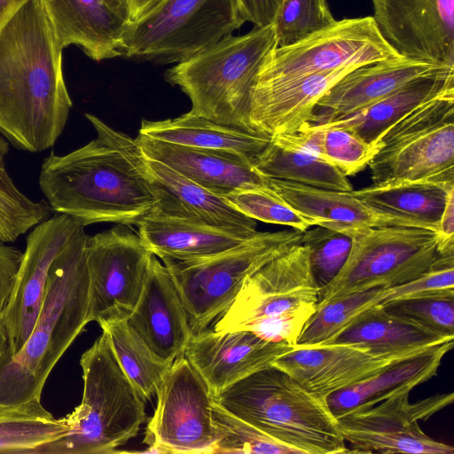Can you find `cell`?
I'll return each mask as SVG.
<instances>
[{"instance_id":"1","label":"cell","mask_w":454,"mask_h":454,"mask_svg":"<svg viewBox=\"0 0 454 454\" xmlns=\"http://www.w3.org/2000/svg\"><path fill=\"white\" fill-rule=\"evenodd\" d=\"M63 50L41 0H26L0 31V134L19 150H47L65 129Z\"/></svg>"},{"instance_id":"2","label":"cell","mask_w":454,"mask_h":454,"mask_svg":"<svg viewBox=\"0 0 454 454\" xmlns=\"http://www.w3.org/2000/svg\"><path fill=\"white\" fill-rule=\"evenodd\" d=\"M97 137L67 154L43 159L39 186L53 212L84 227L112 222L137 225L155 205L146 180L132 159L110 137L106 123L85 114Z\"/></svg>"},{"instance_id":"3","label":"cell","mask_w":454,"mask_h":454,"mask_svg":"<svg viewBox=\"0 0 454 454\" xmlns=\"http://www.w3.org/2000/svg\"><path fill=\"white\" fill-rule=\"evenodd\" d=\"M214 400L299 454L348 453L326 399L272 365L236 382Z\"/></svg>"},{"instance_id":"4","label":"cell","mask_w":454,"mask_h":454,"mask_svg":"<svg viewBox=\"0 0 454 454\" xmlns=\"http://www.w3.org/2000/svg\"><path fill=\"white\" fill-rule=\"evenodd\" d=\"M81 403L64 417L69 430L38 454H110L135 437L146 421L145 400L119 364L108 333L82 356Z\"/></svg>"},{"instance_id":"5","label":"cell","mask_w":454,"mask_h":454,"mask_svg":"<svg viewBox=\"0 0 454 454\" xmlns=\"http://www.w3.org/2000/svg\"><path fill=\"white\" fill-rule=\"evenodd\" d=\"M276 47L273 26L255 27L243 35H230L176 64L165 78L189 97L190 113L222 125L255 131L248 120L250 93L263 61Z\"/></svg>"},{"instance_id":"6","label":"cell","mask_w":454,"mask_h":454,"mask_svg":"<svg viewBox=\"0 0 454 454\" xmlns=\"http://www.w3.org/2000/svg\"><path fill=\"white\" fill-rule=\"evenodd\" d=\"M84 226L52 262L44 299L31 335L13 356L38 395L59 358L89 323L90 278Z\"/></svg>"},{"instance_id":"7","label":"cell","mask_w":454,"mask_h":454,"mask_svg":"<svg viewBox=\"0 0 454 454\" xmlns=\"http://www.w3.org/2000/svg\"><path fill=\"white\" fill-rule=\"evenodd\" d=\"M299 231H257L239 245L206 257L163 259L196 334L232 303L245 281L275 257L301 244Z\"/></svg>"},{"instance_id":"8","label":"cell","mask_w":454,"mask_h":454,"mask_svg":"<svg viewBox=\"0 0 454 454\" xmlns=\"http://www.w3.org/2000/svg\"><path fill=\"white\" fill-rule=\"evenodd\" d=\"M245 22L237 0H163L129 22L121 56L177 64L211 48Z\"/></svg>"},{"instance_id":"9","label":"cell","mask_w":454,"mask_h":454,"mask_svg":"<svg viewBox=\"0 0 454 454\" xmlns=\"http://www.w3.org/2000/svg\"><path fill=\"white\" fill-rule=\"evenodd\" d=\"M368 167L373 184L454 183V89L404 115L382 135Z\"/></svg>"},{"instance_id":"10","label":"cell","mask_w":454,"mask_h":454,"mask_svg":"<svg viewBox=\"0 0 454 454\" xmlns=\"http://www.w3.org/2000/svg\"><path fill=\"white\" fill-rule=\"evenodd\" d=\"M349 254L318 292L317 306L375 287H393L428 270L439 255L434 231L407 226L361 229L350 235Z\"/></svg>"},{"instance_id":"11","label":"cell","mask_w":454,"mask_h":454,"mask_svg":"<svg viewBox=\"0 0 454 454\" xmlns=\"http://www.w3.org/2000/svg\"><path fill=\"white\" fill-rule=\"evenodd\" d=\"M142 453L213 454L219 434L212 416L209 389L185 356L176 359L155 394Z\"/></svg>"},{"instance_id":"12","label":"cell","mask_w":454,"mask_h":454,"mask_svg":"<svg viewBox=\"0 0 454 454\" xmlns=\"http://www.w3.org/2000/svg\"><path fill=\"white\" fill-rule=\"evenodd\" d=\"M138 234L123 224L88 237L89 322L127 320L140 298L153 259Z\"/></svg>"},{"instance_id":"13","label":"cell","mask_w":454,"mask_h":454,"mask_svg":"<svg viewBox=\"0 0 454 454\" xmlns=\"http://www.w3.org/2000/svg\"><path fill=\"white\" fill-rule=\"evenodd\" d=\"M400 56L383 38L372 16L343 19L294 44L274 48L254 82L289 79L349 65L363 66Z\"/></svg>"},{"instance_id":"14","label":"cell","mask_w":454,"mask_h":454,"mask_svg":"<svg viewBox=\"0 0 454 454\" xmlns=\"http://www.w3.org/2000/svg\"><path fill=\"white\" fill-rule=\"evenodd\" d=\"M409 393L338 418L340 432L351 449L348 453L453 454L452 446L429 437L419 426L453 402L444 394L410 403Z\"/></svg>"},{"instance_id":"15","label":"cell","mask_w":454,"mask_h":454,"mask_svg":"<svg viewBox=\"0 0 454 454\" xmlns=\"http://www.w3.org/2000/svg\"><path fill=\"white\" fill-rule=\"evenodd\" d=\"M318 292L309 248L302 243L296 245L252 274L229 308L216 317L212 329L230 332L256 319L303 308L317 309Z\"/></svg>"},{"instance_id":"16","label":"cell","mask_w":454,"mask_h":454,"mask_svg":"<svg viewBox=\"0 0 454 454\" xmlns=\"http://www.w3.org/2000/svg\"><path fill=\"white\" fill-rule=\"evenodd\" d=\"M112 139L138 167L155 198L151 213L188 220L252 236L256 220L235 208L224 197L211 192L168 165L147 157L135 138L111 127Z\"/></svg>"},{"instance_id":"17","label":"cell","mask_w":454,"mask_h":454,"mask_svg":"<svg viewBox=\"0 0 454 454\" xmlns=\"http://www.w3.org/2000/svg\"><path fill=\"white\" fill-rule=\"evenodd\" d=\"M81 226L83 225L73 217L55 213L28 232L16 285L0 318L7 333L12 356L19 355L32 333L52 262Z\"/></svg>"},{"instance_id":"18","label":"cell","mask_w":454,"mask_h":454,"mask_svg":"<svg viewBox=\"0 0 454 454\" xmlns=\"http://www.w3.org/2000/svg\"><path fill=\"white\" fill-rule=\"evenodd\" d=\"M387 43L415 61L454 67V0H372Z\"/></svg>"},{"instance_id":"19","label":"cell","mask_w":454,"mask_h":454,"mask_svg":"<svg viewBox=\"0 0 454 454\" xmlns=\"http://www.w3.org/2000/svg\"><path fill=\"white\" fill-rule=\"evenodd\" d=\"M425 349L376 352L357 345L295 347L275 359L271 365L287 373L308 391L326 399L329 395Z\"/></svg>"},{"instance_id":"20","label":"cell","mask_w":454,"mask_h":454,"mask_svg":"<svg viewBox=\"0 0 454 454\" xmlns=\"http://www.w3.org/2000/svg\"><path fill=\"white\" fill-rule=\"evenodd\" d=\"M294 348L286 342L267 341L247 330L215 332L206 328L192 334L184 356L215 399Z\"/></svg>"},{"instance_id":"21","label":"cell","mask_w":454,"mask_h":454,"mask_svg":"<svg viewBox=\"0 0 454 454\" xmlns=\"http://www.w3.org/2000/svg\"><path fill=\"white\" fill-rule=\"evenodd\" d=\"M361 66L298 77L254 82L250 93L251 128L270 137L290 135L308 123L321 97L338 81Z\"/></svg>"},{"instance_id":"22","label":"cell","mask_w":454,"mask_h":454,"mask_svg":"<svg viewBox=\"0 0 454 454\" xmlns=\"http://www.w3.org/2000/svg\"><path fill=\"white\" fill-rule=\"evenodd\" d=\"M41 1L63 49L75 45L95 61L121 56L128 5L119 0Z\"/></svg>"},{"instance_id":"23","label":"cell","mask_w":454,"mask_h":454,"mask_svg":"<svg viewBox=\"0 0 454 454\" xmlns=\"http://www.w3.org/2000/svg\"><path fill=\"white\" fill-rule=\"evenodd\" d=\"M127 320L160 361L172 364L184 356L192 336L188 315L167 269L156 256Z\"/></svg>"},{"instance_id":"24","label":"cell","mask_w":454,"mask_h":454,"mask_svg":"<svg viewBox=\"0 0 454 454\" xmlns=\"http://www.w3.org/2000/svg\"><path fill=\"white\" fill-rule=\"evenodd\" d=\"M142 152L213 193L225 195L241 190L270 189V178L261 175L252 160L239 153L184 146L139 135Z\"/></svg>"},{"instance_id":"25","label":"cell","mask_w":454,"mask_h":454,"mask_svg":"<svg viewBox=\"0 0 454 454\" xmlns=\"http://www.w3.org/2000/svg\"><path fill=\"white\" fill-rule=\"evenodd\" d=\"M437 67L441 66L403 56L358 67L321 97L305 125H321L349 115Z\"/></svg>"},{"instance_id":"26","label":"cell","mask_w":454,"mask_h":454,"mask_svg":"<svg viewBox=\"0 0 454 454\" xmlns=\"http://www.w3.org/2000/svg\"><path fill=\"white\" fill-rule=\"evenodd\" d=\"M270 188L301 214L314 220L316 226L348 237L358 230L380 226L428 229L416 221L380 211L357 199L351 191L322 189L273 178Z\"/></svg>"},{"instance_id":"27","label":"cell","mask_w":454,"mask_h":454,"mask_svg":"<svg viewBox=\"0 0 454 454\" xmlns=\"http://www.w3.org/2000/svg\"><path fill=\"white\" fill-rule=\"evenodd\" d=\"M453 340L432 346L388 365L369 379L329 395L326 402L332 413L338 419L393 396L410 394L415 387L437 374L443 356L453 348Z\"/></svg>"},{"instance_id":"28","label":"cell","mask_w":454,"mask_h":454,"mask_svg":"<svg viewBox=\"0 0 454 454\" xmlns=\"http://www.w3.org/2000/svg\"><path fill=\"white\" fill-rule=\"evenodd\" d=\"M452 89L454 67H437L357 112L317 126L342 128L365 143L378 145L387 129L401 118L419 105Z\"/></svg>"},{"instance_id":"29","label":"cell","mask_w":454,"mask_h":454,"mask_svg":"<svg viewBox=\"0 0 454 454\" xmlns=\"http://www.w3.org/2000/svg\"><path fill=\"white\" fill-rule=\"evenodd\" d=\"M137 227L144 244L161 260L209 256L234 247L251 237L153 213L145 215Z\"/></svg>"},{"instance_id":"30","label":"cell","mask_w":454,"mask_h":454,"mask_svg":"<svg viewBox=\"0 0 454 454\" xmlns=\"http://www.w3.org/2000/svg\"><path fill=\"white\" fill-rule=\"evenodd\" d=\"M138 134L184 146L234 152L252 162L271 139L267 134L222 125L190 112L174 119L143 120Z\"/></svg>"},{"instance_id":"31","label":"cell","mask_w":454,"mask_h":454,"mask_svg":"<svg viewBox=\"0 0 454 454\" xmlns=\"http://www.w3.org/2000/svg\"><path fill=\"white\" fill-rule=\"evenodd\" d=\"M454 339L443 337L387 312L381 303L358 314L322 345H357L376 352L425 349Z\"/></svg>"},{"instance_id":"32","label":"cell","mask_w":454,"mask_h":454,"mask_svg":"<svg viewBox=\"0 0 454 454\" xmlns=\"http://www.w3.org/2000/svg\"><path fill=\"white\" fill-rule=\"evenodd\" d=\"M454 183L428 180H394L351 191L367 205L411 219L436 231L449 192Z\"/></svg>"},{"instance_id":"33","label":"cell","mask_w":454,"mask_h":454,"mask_svg":"<svg viewBox=\"0 0 454 454\" xmlns=\"http://www.w3.org/2000/svg\"><path fill=\"white\" fill-rule=\"evenodd\" d=\"M254 168L262 176L305 185L350 192L352 185L340 168L299 148L282 136L271 137L254 158Z\"/></svg>"},{"instance_id":"34","label":"cell","mask_w":454,"mask_h":454,"mask_svg":"<svg viewBox=\"0 0 454 454\" xmlns=\"http://www.w3.org/2000/svg\"><path fill=\"white\" fill-rule=\"evenodd\" d=\"M69 428L55 419L41 398L16 405H0V453L38 454L40 449L63 437Z\"/></svg>"},{"instance_id":"35","label":"cell","mask_w":454,"mask_h":454,"mask_svg":"<svg viewBox=\"0 0 454 454\" xmlns=\"http://www.w3.org/2000/svg\"><path fill=\"white\" fill-rule=\"evenodd\" d=\"M279 136L334 165L346 176L367 167L378 150V145H369L351 131L337 127L304 125L294 134Z\"/></svg>"},{"instance_id":"36","label":"cell","mask_w":454,"mask_h":454,"mask_svg":"<svg viewBox=\"0 0 454 454\" xmlns=\"http://www.w3.org/2000/svg\"><path fill=\"white\" fill-rule=\"evenodd\" d=\"M100 327L108 333L114 356L125 374L144 399L150 400L172 364L158 359L128 320Z\"/></svg>"},{"instance_id":"37","label":"cell","mask_w":454,"mask_h":454,"mask_svg":"<svg viewBox=\"0 0 454 454\" xmlns=\"http://www.w3.org/2000/svg\"><path fill=\"white\" fill-rule=\"evenodd\" d=\"M9 142L0 136V242L12 243L53 211L45 200H33L15 184L6 166Z\"/></svg>"},{"instance_id":"38","label":"cell","mask_w":454,"mask_h":454,"mask_svg":"<svg viewBox=\"0 0 454 454\" xmlns=\"http://www.w3.org/2000/svg\"><path fill=\"white\" fill-rule=\"evenodd\" d=\"M389 288L375 287L333 299L317 306L306 322L295 347L317 346L326 341L368 308L381 303Z\"/></svg>"},{"instance_id":"39","label":"cell","mask_w":454,"mask_h":454,"mask_svg":"<svg viewBox=\"0 0 454 454\" xmlns=\"http://www.w3.org/2000/svg\"><path fill=\"white\" fill-rule=\"evenodd\" d=\"M212 416L219 434L213 454H299L235 416L215 400Z\"/></svg>"},{"instance_id":"40","label":"cell","mask_w":454,"mask_h":454,"mask_svg":"<svg viewBox=\"0 0 454 454\" xmlns=\"http://www.w3.org/2000/svg\"><path fill=\"white\" fill-rule=\"evenodd\" d=\"M326 0H284L273 27L278 47L294 44L333 26Z\"/></svg>"},{"instance_id":"41","label":"cell","mask_w":454,"mask_h":454,"mask_svg":"<svg viewBox=\"0 0 454 454\" xmlns=\"http://www.w3.org/2000/svg\"><path fill=\"white\" fill-rule=\"evenodd\" d=\"M224 198L239 211L254 220L286 225L302 232L316 226L314 220L301 214L271 188L236 191Z\"/></svg>"},{"instance_id":"42","label":"cell","mask_w":454,"mask_h":454,"mask_svg":"<svg viewBox=\"0 0 454 454\" xmlns=\"http://www.w3.org/2000/svg\"><path fill=\"white\" fill-rule=\"evenodd\" d=\"M302 244L309 248V262L319 290L328 285L343 267L351 248V238L336 231L317 226L303 231Z\"/></svg>"},{"instance_id":"43","label":"cell","mask_w":454,"mask_h":454,"mask_svg":"<svg viewBox=\"0 0 454 454\" xmlns=\"http://www.w3.org/2000/svg\"><path fill=\"white\" fill-rule=\"evenodd\" d=\"M381 305L397 317L454 339V297L398 299Z\"/></svg>"},{"instance_id":"44","label":"cell","mask_w":454,"mask_h":454,"mask_svg":"<svg viewBox=\"0 0 454 454\" xmlns=\"http://www.w3.org/2000/svg\"><path fill=\"white\" fill-rule=\"evenodd\" d=\"M388 288L389 294L381 303L398 299L454 297V254H439L419 277Z\"/></svg>"},{"instance_id":"45","label":"cell","mask_w":454,"mask_h":454,"mask_svg":"<svg viewBox=\"0 0 454 454\" xmlns=\"http://www.w3.org/2000/svg\"><path fill=\"white\" fill-rule=\"evenodd\" d=\"M315 308H303L276 317L256 319L234 331L247 330L270 342H286L295 346L297 340Z\"/></svg>"},{"instance_id":"46","label":"cell","mask_w":454,"mask_h":454,"mask_svg":"<svg viewBox=\"0 0 454 454\" xmlns=\"http://www.w3.org/2000/svg\"><path fill=\"white\" fill-rule=\"evenodd\" d=\"M22 259V251L0 242V318L11 301Z\"/></svg>"},{"instance_id":"47","label":"cell","mask_w":454,"mask_h":454,"mask_svg":"<svg viewBox=\"0 0 454 454\" xmlns=\"http://www.w3.org/2000/svg\"><path fill=\"white\" fill-rule=\"evenodd\" d=\"M246 20L256 27L273 25L284 0H237Z\"/></svg>"},{"instance_id":"48","label":"cell","mask_w":454,"mask_h":454,"mask_svg":"<svg viewBox=\"0 0 454 454\" xmlns=\"http://www.w3.org/2000/svg\"><path fill=\"white\" fill-rule=\"evenodd\" d=\"M435 234L439 254H454V188L449 192Z\"/></svg>"},{"instance_id":"49","label":"cell","mask_w":454,"mask_h":454,"mask_svg":"<svg viewBox=\"0 0 454 454\" xmlns=\"http://www.w3.org/2000/svg\"><path fill=\"white\" fill-rule=\"evenodd\" d=\"M163 0H128L130 21L141 17Z\"/></svg>"},{"instance_id":"50","label":"cell","mask_w":454,"mask_h":454,"mask_svg":"<svg viewBox=\"0 0 454 454\" xmlns=\"http://www.w3.org/2000/svg\"><path fill=\"white\" fill-rule=\"evenodd\" d=\"M26 0H0V31L10 17Z\"/></svg>"},{"instance_id":"51","label":"cell","mask_w":454,"mask_h":454,"mask_svg":"<svg viewBox=\"0 0 454 454\" xmlns=\"http://www.w3.org/2000/svg\"><path fill=\"white\" fill-rule=\"evenodd\" d=\"M9 351V340L5 328L0 320V358Z\"/></svg>"},{"instance_id":"52","label":"cell","mask_w":454,"mask_h":454,"mask_svg":"<svg viewBox=\"0 0 454 454\" xmlns=\"http://www.w3.org/2000/svg\"><path fill=\"white\" fill-rule=\"evenodd\" d=\"M119 1H121V3L125 4L126 5H128V0H119Z\"/></svg>"}]
</instances>
